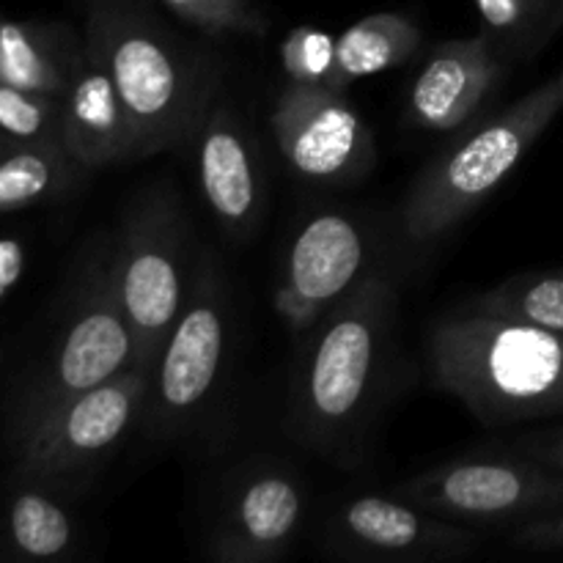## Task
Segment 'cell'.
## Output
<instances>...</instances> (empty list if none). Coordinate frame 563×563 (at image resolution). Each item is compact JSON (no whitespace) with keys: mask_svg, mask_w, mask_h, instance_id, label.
<instances>
[{"mask_svg":"<svg viewBox=\"0 0 563 563\" xmlns=\"http://www.w3.org/2000/svg\"><path fill=\"white\" fill-rule=\"evenodd\" d=\"M82 5V44L113 77L135 121L141 159L190 143L214 99L212 60L174 36L141 0Z\"/></svg>","mask_w":563,"mask_h":563,"instance_id":"obj_1","label":"cell"},{"mask_svg":"<svg viewBox=\"0 0 563 563\" xmlns=\"http://www.w3.org/2000/svg\"><path fill=\"white\" fill-rule=\"evenodd\" d=\"M434 385L484 423L563 412V335L482 311L440 319L429 335Z\"/></svg>","mask_w":563,"mask_h":563,"instance_id":"obj_2","label":"cell"},{"mask_svg":"<svg viewBox=\"0 0 563 563\" xmlns=\"http://www.w3.org/2000/svg\"><path fill=\"white\" fill-rule=\"evenodd\" d=\"M394 308V284L377 273L341 297L313 328L289 407V429L302 445L328 456L350 443L372 405Z\"/></svg>","mask_w":563,"mask_h":563,"instance_id":"obj_3","label":"cell"},{"mask_svg":"<svg viewBox=\"0 0 563 563\" xmlns=\"http://www.w3.org/2000/svg\"><path fill=\"white\" fill-rule=\"evenodd\" d=\"M561 110L563 82L553 77L449 143L407 192L401 209L407 240L427 245L465 220L509 179Z\"/></svg>","mask_w":563,"mask_h":563,"instance_id":"obj_4","label":"cell"},{"mask_svg":"<svg viewBox=\"0 0 563 563\" xmlns=\"http://www.w3.org/2000/svg\"><path fill=\"white\" fill-rule=\"evenodd\" d=\"M190 223L170 187H148L130 203L113 240V275L137 341V363L154 366L187 300Z\"/></svg>","mask_w":563,"mask_h":563,"instance_id":"obj_5","label":"cell"},{"mask_svg":"<svg viewBox=\"0 0 563 563\" xmlns=\"http://www.w3.org/2000/svg\"><path fill=\"white\" fill-rule=\"evenodd\" d=\"M137 363V341L113 275V242L88 262L60 339L22 394L14 440L71 396L119 377Z\"/></svg>","mask_w":563,"mask_h":563,"instance_id":"obj_6","label":"cell"},{"mask_svg":"<svg viewBox=\"0 0 563 563\" xmlns=\"http://www.w3.org/2000/svg\"><path fill=\"white\" fill-rule=\"evenodd\" d=\"M462 526L504 528L563 509V473L526 454H465L394 489Z\"/></svg>","mask_w":563,"mask_h":563,"instance_id":"obj_7","label":"cell"},{"mask_svg":"<svg viewBox=\"0 0 563 563\" xmlns=\"http://www.w3.org/2000/svg\"><path fill=\"white\" fill-rule=\"evenodd\" d=\"M229 346V297L214 258L192 269L185 308L152 366L141 427L152 438H170L192 421L214 394Z\"/></svg>","mask_w":563,"mask_h":563,"instance_id":"obj_8","label":"cell"},{"mask_svg":"<svg viewBox=\"0 0 563 563\" xmlns=\"http://www.w3.org/2000/svg\"><path fill=\"white\" fill-rule=\"evenodd\" d=\"M148 383L152 366L135 363L119 377L60 401L14 440L20 476L53 484L91 471L141 423Z\"/></svg>","mask_w":563,"mask_h":563,"instance_id":"obj_9","label":"cell"},{"mask_svg":"<svg viewBox=\"0 0 563 563\" xmlns=\"http://www.w3.org/2000/svg\"><path fill=\"white\" fill-rule=\"evenodd\" d=\"M278 152L302 179L339 185L374 163V137L344 91L289 82L269 113Z\"/></svg>","mask_w":563,"mask_h":563,"instance_id":"obj_10","label":"cell"},{"mask_svg":"<svg viewBox=\"0 0 563 563\" xmlns=\"http://www.w3.org/2000/svg\"><path fill=\"white\" fill-rule=\"evenodd\" d=\"M324 544L330 553L357 561H445L471 555L478 533L396 493H366L335 509Z\"/></svg>","mask_w":563,"mask_h":563,"instance_id":"obj_11","label":"cell"},{"mask_svg":"<svg viewBox=\"0 0 563 563\" xmlns=\"http://www.w3.org/2000/svg\"><path fill=\"white\" fill-rule=\"evenodd\" d=\"M366 234L355 218L322 212L291 240L284 275L275 289V311L295 333H308L324 313L361 284L366 264Z\"/></svg>","mask_w":563,"mask_h":563,"instance_id":"obj_12","label":"cell"},{"mask_svg":"<svg viewBox=\"0 0 563 563\" xmlns=\"http://www.w3.org/2000/svg\"><path fill=\"white\" fill-rule=\"evenodd\" d=\"M306 515V493L291 471L258 465L240 476L207 542L218 563H267L289 553Z\"/></svg>","mask_w":563,"mask_h":563,"instance_id":"obj_13","label":"cell"},{"mask_svg":"<svg viewBox=\"0 0 563 563\" xmlns=\"http://www.w3.org/2000/svg\"><path fill=\"white\" fill-rule=\"evenodd\" d=\"M504 64L506 58L484 31L434 47L407 93L410 124L427 132L467 126L504 80Z\"/></svg>","mask_w":563,"mask_h":563,"instance_id":"obj_14","label":"cell"},{"mask_svg":"<svg viewBox=\"0 0 563 563\" xmlns=\"http://www.w3.org/2000/svg\"><path fill=\"white\" fill-rule=\"evenodd\" d=\"M198 181L214 220L231 236H247L262 212V168L253 137L231 104L218 102L203 113L196 135Z\"/></svg>","mask_w":563,"mask_h":563,"instance_id":"obj_15","label":"cell"},{"mask_svg":"<svg viewBox=\"0 0 563 563\" xmlns=\"http://www.w3.org/2000/svg\"><path fill=\"white\" fill-rule=\"evenodd\" d=\"M60 143L86 170L141 159L135 121L113 77L86 44L60 93Z\"/></svg>","mask_w":563,"mask_h":563,"instance_id":"obj_16","label":"cell"},{"mask_svg":"<svg viewBox=\"0 0 563 563\" xmlns=\"http://www.w3.org/2000/svg\"><path fill=\"white\" fill-rule=\"evenodd\" d=\"M82 42L69 27L14 22L0 14V82L42 93L66 91Z\"/></svg>","mask_w":563,"mask_h":563,"instance_id":"obj_17","label":"cell"},{"mask_svg":"<svg viewBox=\"0 0 563 563\" xmlns=\"http://www.w3.org/2000/svg\"><path fill=\"white\" fill-rule=\"evenodd\" d=\"M82 168L60 141L14 143L0 152V214L58 198L77 181Z\"/></svg>","mask_w":563,"mask_h":563,"instance_id":"obj_18","label":"cell"},{"mask_svg":"<svg viewBox=\"0 0 563 563\" xmlns=\"http://www.w3.org/2000/svg\"><path fill=\"white\" fill-rule=\"evenodd\" d=\"M25 484L11 495L5 509V537L14 555L27 561H55L71 553L77 542L75 520L47 489V482L22 476Z\"/></svg>","mask_w":563,"mask_h":563,"instance_id":"obj_19","label":"cell"},{"mask_svg":"<svg viewBox=\"0 0 563 563\" xmlns=\"http://www.w3.org/2000/svg\"><path fill=\"white\" fill-rule=\"evenodd\" d=\"M421 27L396 11H377L346 27L339 38V71L344 88L363 77L396 69L416 55Z\"/></svg>","mask_w":563,"mask_h":563,"instance_id":"obj_20","label":"cell"},{"mask_svg":"<svg viewBox=\"0 0 563 563\" xmlns=\"http://www.w3.org/2000/svg\"><path fill=\"white\" fill-rule=\"evenodd\" d=\"M504 58H531L563 22L561 0H473Z\"/></svg>","mask_w":563,"mask_h":563,"instance_id":"obj_21","label":"cell"},{"mask_svg":"<svg viewBox=\"0 0 563 563\" xmlns=\"http://www.w3.org/2000/svg\"><path fill=\"white\" fill-rule=\"evenodd\" d=\"M471 308L563 335V269L515 275L476 297Z\"/></svg>","mask_w":563,"mask_h":563,"instance_id":"obj_22","label":"cell"},{"mask_svg":"<svg viewBox=\"0 0 563 563\" xmlns=\"http://www.w3.org/2000/svg\"><path fill=\"white\" fill-rule=\"evenodd\" d=\"M280 66L289 82L346 91L339 71V47L333 33L322 27H291L280 42Z\"/></svg>","mask_w":563,"mask_h":563,"instance_id":"obj_23","label":"cell"},{"mask_svg":"<svg viewBox=\"0 0 563 563\" xmlns=\"http://www.w3.org/2000/svg\"><path fill=\"white\" fill-rule=\"evenodd\" d=\"M0 132L14 143L60 141V97L0 82Z\"/></svg>","mask_w":563,"mask_h":563,"instance_id":"obj_24","label":"cell"},{"mask_svg":"<svg viewBox=\"0 0 563 563\" xmlns=\"http://www.w3.org/2000/svg\"><path fill=\"white\" fill-rule=\"evenodd\" d=\"M181 22L207 36H258L267 20L253 0H159Z\"/></svg>","mask_w":563,"mask_h":563,"instance_id":"obj_25","label":"cell"},{"mask_svg":"<svg viewBox=\"0 0 563 563\" xmlns=\"http://www.w3.org/2000/svg\"><path fill=\"white\" fill-rule=\"evenodd\" d=\"M511 544L517 550H531V553H553L563 550V509L550 515L528 520L511 533Z\"/></svg>","mask_w":563,"mask_h":563,"instance_id":"obj_26","label":"cell"},{"mask_svg":"<svg viewBox=\"0 0 563 563\" xmlns=\"http://www.w3.org/2000/svg\"><path fill=\"white\" fill-rule=\"evenodd\" d=\"M517 451L531 456V460L542 462V465L553 467V471L563 473V429H559V432H542L520 438L517 440Z\"/></svg>","mask_w":563,"mask_h":563,"instance_id":"obj_27","label":"cell"},{"mask_svg":"<svg viewBox=\"0 0 563 563\" xmlns=\"http://www.w3.org/2000/svg\"><path fill=\"white\" fill-rule=\"evenodd\" d=\"M25 273V245L14 236H0V302Z\"/></svg>","mask_w":563,"mask_h":563,"instance_id":"obj_28","label":"cell"},{"mask_svg":"<svg viewBox=\"0 0 563 563\" xmlns=\"http://www.w3.org/2000/svg\"><path fill=\"white\" fill-rule=\"evenodd\" d=\"M559 80H561V82H563V71H561V75H559Z\"/></svg>","mask_w":563,"mask_h":563,"instance_id":"obj_29","label":"cell"},{"mask_svg":"<svg viewBox=\"0 0 563 563\" xmlns=\"http://www.w3.org/2000/svg\"><path fill=\"white\" fill-rule=\"evenodd\" d=\"M561 3H563V0H561Z\"/></svg>","mask_w":563,"mask_h":563,"instance_id":"obj_30","label":"cell"}]
</instances>
